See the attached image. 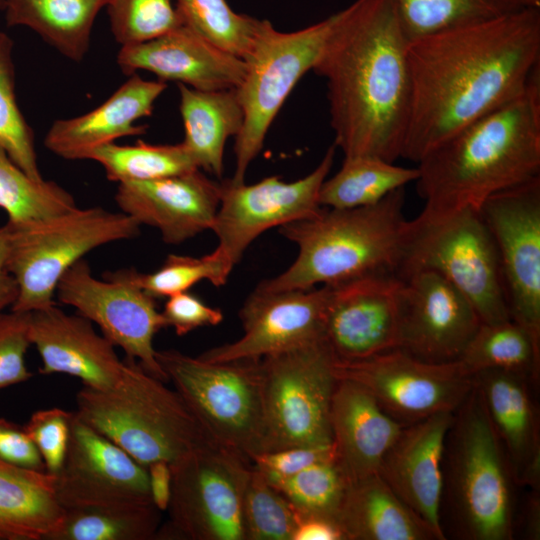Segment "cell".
Returning a JSON list of instances; mask_svg holds the SVG:
<instances>
[{
  "mask_svg": "<svg viewBox=\"0 0 540 540\" xmlns=\"http://www.w3.org/2000/svg\"><path fill=\"white\" fill-rule=\"evenodd\" d=\"M539 60V8L410 39L411 102L401 158L417 163L520 96L539 73Z\"/></svg>",
  "mask_w": 540,
  "mask_h": 540,
  "instance_id": "obj_1",
  "label": "cell"
},
{
  "mask_svg": "<svg viewBox=\"0 0 540 540\" xmlns=\"http://www.w3.org/2000/svg\"><path fill=\"white\" fill-rule=\"evenodd\" d=\"M333 15L312 70L326 81L334 146L395 162L410 111V38L393 0H355Z\"/></svg>",
  "mask_w": 540,
  "mask_h": 540,
  "instance_id": "obj_2",
  "label": "cell"
},
{
  "mask_svg": "<svg viewBox=\"0 0 540 540\" xmlns=\"http://www.w3.org/2000/svg\"><path fill=\"white\" fill-rule=\"evenodd\" d=\"M417 162L422 214L479 211L492 195L540 177V77Z\"/></svg>",
  "mask_w": 540,
  "mask_h": 540,
  "instance_id": "obj_3",
  "label": "cell"
},
{
  "mask_svg": "<svg viewBox=\"0 0 540 540\" xmlns=\"http://www.w3.org/2000/svg\"><path fill=\"white\" fill-rule=\"evenodd\" d=\"M405 188L380 202L352 209L324 207L316 215L287 223L280 233L298 246L295 261L260 291L307 290L374 275L397 276L407 220Z\"/></svg>",
  "mask_w": 540,
  "mask_h": 540,
  "instance_id": "obj_4",
  "label": "cell"
},
{
  "mask_svg": "<svg viewBox=\"0 0 540 540\" xmlns=\"http://www.w3.org/2000/svg\"><path fill=\"white\" fill-rule=\"evenodd\" d=\"M121 379L111 388L83 386L75 414L137 462L175 463L211 440L174 389L126 358Z\"/></svg>",
  "mask_w": 540,
  "mask_h": 540,
  "instance_id": "obj_5",
  "label": "cell"
},
{
  "mask_svg": "<svg viewBox=\"0 0 540 540\" xmlns=\"http://www.w3.org/2000/svg\"><path fill=\"white\" fill-rule=\"evenodd\" d=\"M444 456L448 465L443 474L448 478L451 507L462 536L511 539L512 475L476 384L454 412Z\"/></svg>",
  "mask_w": 540,
  "mask_h": 540,
  "instance_id": "obj_6",
  "label": "cell"
},
{
  "mask_svg": "<svg viewBox=\"0 0 540 540\" xmlns=\"http://www.w3.org/2000/svg\"><path fill=\"white\" fill-rule=\"evenodd\" d=\"M418 271L444 277L483 323L511 319L496 245L479 211L466 208L437 217L420 213L408 221L397 277L404 280Z\"/></svg>",
  "mask_w": 540,
  "mask_h": 540,
  "instance_id": "obj_7",
  "label": "cell"
},
{
  "mask_svg": "<svg viewBox=\"0 0 540 540\" xmlns=\"http://www.w3.org/2000/svg\"><path fill=\"white\" fill-rule=\"evenodd\" d=\"M6 226L7 266L18 288L10 309L28 313L55 304L58 282L87 253L137 237L141 225L123 212L76 207L46 219Z\"/></svg>",
  "mask_w": 540,
  "mask_h": 540,
  "instance_id": "obj_8",
  "label": "cell"
},
{
  "mask_svg": "<svg viewBox=\"0 0 540 540\" xmlns=\"http://www.w3.org/2000/svg\"><path fill=\"white\" fill-rule=\"evenodd\" d=\"M156 357L211 440L250 461L261 452L260 359L210 362L177 350L157 351Z\"/></svg>",
  "mask_w": 540,
  "mask_h": 540,
  "instance_id": "obj_9",
  "label": "cell"
},
{
  "mask_svg": "<svg viewBox=\"0 0 540 540\" xmlns=\"http://www.w3.org/2000/svg\"><path fill=\"white\" fill-rule=\"evenodd\" d=\"M324 339L260 359L261 452L332 443L330 408L338 382Z\"/></svg>",
  "mask_w": 540,
  "mask_h": 540,
  "instance_id": "obj_10",
  "label": "cell"
},
{
  "mask_svg": "<svg viewBox=\"0 0 540 540\" xmlns=\"http://www.w3.org/2000/svg\"><path fill=\"white\" fill-rule=\"evenodd\" d=\"M334 15L293 31L276 30L261 20L246 68L235 88L243 110V124L235 136V171L230 179L244 183L251 162L261 151L266 134L283 103L312 70L333 24Z\"/></svg>",
  "mask_w": 540,
  "mask_h": 540,
  "instance_id": "obj_11",
  "label": "cell"
},
{
  "mask_svg": "<svg viewBox=\"0 0 540 540\" xmlns=\"http://www.w3.org/2000/svg\"><path fill=\"white\" fill-rule=\"evenodd\" d=\"M170 467L169 521L156 538L245 540L243 497L252 468L248 458L209 441Z\"/></svg>",
  "mask_w": 540,
  "mask_h": 540,
  "instance_id": "obj_12",
  "label": "cell"
},
{
  "mask_svg": "<svg viewBox=\"0 0 540 540\" xmlns=\"http://www.w3.org/2000/svg\"><path fill=\"white\" fill-rule=\"evenodd\" d=\"M334 372L338 380L363 387L404 425L436 413L455 412L475 384L458 360L428 362L400 348L360 360H335Z\"/></svg>",
  "mask_w": 540,
  "mask_h": 540,
  "instance_id": "obj_13",
  "label": "cell"
},
{
  "mask_svg": "<svg viewBox=\"0 0 540 540\" xmlns=\"http://www.w3.org/2000/svg\"><path fill=\"white\" fill-rule=\"evenodd\" d=\"M55 296L96 324L114 346L137 361L148 373L166 381L153 346L165 323L155 298L134 280L133 269L107 272L96 278L86 260L76 262L58 282Z\"/></svg>",
  "mask_w": 540,
  "mask_h": 540,
  "instance_id": "obj_14",
  "label": "cell"
},
{
  "mask_svg": "<svg viewBox=\"0 0 540 540\" xmlns=\"http://www.w3.org/2000/svg\"><path fill=\"white\" fill-rule=\"evenodd\" d=\"M479 212L496 245L510 318L540 345V177L492 195Z\"/></svg>",
  "mask_w": 540,
  "mask_h": 540,
  "instance_id": "obj_15",
  "label": "cell"
},
{
  "mask_svg": "<svg viewBox=\"0 0 540 540\" xmlns=\"http://www.w3.org/2000/svg\"><path fill=\"white\" fill-rule=\"evenodd\" d=\"M335 149L329 147L312 172L293 182L269 176L250 185L230 179L220 183V204L211 230L234 264L265 231L321 211L319 193L333 165Z\"/></svg>",
  "mask_w": 540,
  "mask_h": 540,
  "instance_id": "obj_16",
  "label": "cell"
},
{
  "mask_svg": "<svg viewBox=\"0 0 540 540\" xmlns=\"http://www.w3.org/2000/svg\"><path fill=\"white\" fill-rule=\"evenodd\" d=\"M55 495L64 509L153 504L147 468L75 412Z\"/></svg>",
  "mask_w": 540,
  "mask_h": 540,
  "instance_id": "obj_17",
  "label": "cell"
},
{
  "mask_svg": "<svg viewBox=\"0 0 540 540\" xmlns=\"http://www.w3.org/2000/svg\"><path fill=\"white\" fill-rule=\"evenodd\" d=\"M471 302L433 271H418L399 291L398 348L428 362L459 359L480 324Z\"/></svg>",
  "mask_w": 540,
  "mask_h": 540,
  "instance_id": "obj_18",
  "label": "cell"
},
{
  "mask_svg": "<svg viewBox=\"0 0 540 540\" xmlns=\"http://www.w3.org/2000/svg\"><path fill=\"white\" fill-rule=\"evenodd\" d=\"M401 284L395 275H374L325 285L324 340L336 360H360L398 348Z\"/></svg>",
  "mask_w": 540,
  "mask_h": 540,
  "instance_id": "obj_19",
  "label": "cell"
},
{
  "mask_svg": "<svg viewBox=\"0 0 540 540\" xmlns=\"http://www.w3.org/2000/svg\"><path fill=\"white\" fill-rule=\"evenodd\" d=\"M327 287L307 290L255 289L239 312L243 335L199 357L210 362L261 359L324 339Z\"/></svg>",
  "mask_w": 540,
  "mask_h": 540,
  "instance_id": "obj_20",
  "label": "cell"
},
{
  "mask_svg": "<svg viewBox=\"0 0 540 540\" xmlns=\"http://www.w3.org/2000/svg\"><path fill=\"white\" fill-rule=\"evenodd\" d=\"M220 183L200 169L148 180L119 183L115 201L140 225L159 230L168 244H179L211 230L220 204Z\"/></svg>",
  "mask_w": 540,
  "mask_h": 540,
  "instance_id": "obj_21",
  "label": "cell"
},
{
  "mask_svg": "<svg viewBox=\"0 0 540 540\" xmlns=\"http://www.w3.org/2000/svg\"><path fill=\"white\" fill-rule=\"evenodd\" d=\"M117 64L127 75L145 70L161 81H177L204 91L237 88L246 68L243 59L185 23L156 38L122 45Z\"/></svg>",
  "mask_w": 540,
  "mask_h": 540,
  "instance_id": "obj_22",
  "label": "cell"
},
{
  "mask_svg": "<svg viewBox=\"0 0 540 540\" xmlns=\"http://www.w3.org/2000/svg\"><path fill=\"white\" fill-rule=\"evenodd\" d=\"M454 412L433 414L405 425L385 454L378 474L393 492L427 522L439 540L444 494L445 443Z\"/></svg>",
  "mask_w": 540,
  "mask_h": 540,
  "instance_id": "obj_23",
  "label": "cell"
},
{
  "mask_svg": "<svg viewBox=\"0 0 540 540\" xmlns=\"http://www.w3.org/2000/svg\"><path fill=\"white\" fill-rule=\"evenodd\" d=\"M29 335L41 358L43 375L62 373L83 386L108 389L122 377L126 362L114 345L83 316L65 313L55 304L30 312Z\"/></svg>",
  "mask_w": 540,
  "mask_h": 540,
  "instance_id": "obj_24",
  "label": "cell"
},
{
  "mask_svg": "<svg viewBox=\"0 0 540 540\" xmlns=\"http://www.w3.org/2000/svg\"><path fill=\"white\" fill-rule=\"evenodd\" d=\"M166 87L164 81L145 80L136 73L131 74L95 109L53 122L44 145L63 159L84 160L97 148L121 137L144 134L146 126L136 123L152 114L156 100Z\"/></svg>",
  "mask_w": 540,
  "mask_h": 540,
  "instance_id": "obj_25",
  "label": "cell"
},
{
  "mask_svg": "<svg viewBox=\"0 0 540 540\" xmlns=\"http://www.w3.org/2000/svg\"><path fill=\"white\" fill-rule=\"evenodd\" d=\"M404 426L363 387L338 380L332 396L330 427L336 461L349 482L378 473Z\"/></svg>",
  "mask_w": 540,
  "mask_h": 540,
  "instance_id": "obj_26",
  "label": "cell"
},
{
  "mask_svg": "<svg viewBox=\"0 0 540 540\" xmlns=\"http://www.w3.org/2000/svg\"><path fill=\"white\" fill-rule=\"evenodd\" d=\"M515 482L539 488L540 441L526 375L484 370L473 375Z\"/></svg>",
  "mask_w": 540,
  "mask_h": 540,
  "instance_id": "obj_27",
  "label": "cell"
},
{
  "mask_svg": "<svg viewBox=\"0 0 540 540\" xmlns=\"http://www.w3.org/2000/svg\"><path fill=\"white\" fill-rule=\"evenodd\" d=\"M335 519L345 540H439L378 473L349 483Z\"/></svg>",
  "mask_w": 540,
  "mask_h": 540,
  "instance_id": "obj_28",
  "label": "cell"
},
{
  "mask_svg": "<svg viewBox=\"0 0 540 540\" xmlns=\"http://www.w3.org/2000/svg\"><path fill=\"white\" fill-rule=\"evenodd\" d=\"M64 512L54 475L0 459V540H46Z\"/></svg>",
  "mask_w": 540,
  "mask_h": 540,
  "instance_id": "obj_29",
  "label": "cell"
},
{
  "mask_svg": "<svg viewBox=\"0 0 540 540\" xmlns=\"http://www.w3.org/2000/svg\"><path fill=\"white\" fill-rule=\"evenodd\" d=\"M178 89L185 130L182 143L199 169L221 177L226 141L235 137L243 124L236 89L204 91L184 84H178Z\"/></svg>",
  "mask_w": 540,
  "mask_h": 540,
  "instance_id": "obj_30",
  "label": "cell"
},
{
  "mask_svg": "<svg viewBox=\"0 0 540 540\" xmlns=\"http://www.w3.org/2000/svg\"><path fill=\"white\" fill-rule=\"evenodd\" d=\"M107 0H3L8 26L33 30L65 57L81 61L95 19Z\"/></svg>",
  "mask_w": 540,
  "mask_h": 540,
  "instance_id": "obj_31",
  "label": "cell"
},
{
  "mask_svg": "<svg viewBox=\"0 0 540 540\" xmlns=\"http://www.w3.org/2000/svg\"><path fill=\"white\" fill-rule=\"evenodd\" d=\"M418 176L417 167L397 166L373 156L344 157L339 171L323 182L319 202L322 207L333 209L372 205L415 182Z\"/></svg>",
  "mask_w": 540,
  "mask_h": 540,
  "instance_id": "obj_32",
  "label": "cell"
},
{
  "mask_svg": "<svg viewBox=\"0 0 540 540\" xmlns=\"http://www.w3.org/2000/svg\"><path fill=\"white\" fill-rule=\"evenodd\" d=\"M458 361L471 375L496 369L526 375L536 383L540 345L512 319L498 323L482 322Z\"/></svg>",
  "mask_w": 540,
  "mask_h": 540,
  "instance_id": "obj_33",
  "label": "cell"
},
{
  "mask_svg": "<svg viewBox=\"0 0 540 540\" xmlns=\"http://www.w3.org/2000/svg\"><path fill=\"white\" fill-rule=\"evenodd\" d=\"M160 519L153 504L65 509L46 540H149L156 538Z\"/></svg>",
  "mask_w": 540,
  "mask_h": 540,
  "instance_id": "obj_34",
  "label": "cell"
},
{
  "mask_svg": "<svg viewBox=\"0 0 540 540\" xmlns=\"http://www.w3.org/2000/svg\"><path fill=\"white\" fill-rule=\"evenodd\" d=\"M90 160L98 162L107 179L113 182L148 181L179 175L199 169L184 144L103 145L92 152Z\"/></svg>",
  "mask_w": 540,
  "mask_h": 540,
  "instance_id": "obj_35",
  "label": "cell"
},
{
  "mask_svg": "<svg viewBox=\"0 0 540 540\" xmlns=\"http://www.w3.org/2000/svg\"><path fill=\"white\" fill-rule=\"evenodd\" d=\"M78 207L74 197L54 181L36 180L0 147V208L9 224L46 219Z\"/></svg>",
  "mask_w": 540,
  "mask_h": 540,
  "instance_id": "obj_36",
  "label": "cell"
},
{
  "mask_svg": "<svg viewBox=\"0 0 540 540\" xmlns=\"http://www.w3.org/2000/svg\"><path fill=\"white\" fill-rule=\"evenodd\" d=\"M410 39L528 8L523 0H393Z\"/></svg>",
  "mask_w": 540,
  "mask_h": 540,
  "instance_id": "obj_37",
  "label": "cell"
},
{
  "mask_svg": "<svg viewBox=\"0 0 540 540\" xmlns=\"http://www.w3.org/2000/svg\"><path fill=\"white\" fill-rule=\"evenodd\" d=\"M183 22L225 51L245 59L261 20L235 12L226 0H175Z\"/></svg>",
  "mask_w": 540,
  "mask_h": 540,
  "instance_id": "obj_38",
  "label": "cell"
},
{
  "mask_svg": "<svg viewBox=\"0 0 540 540\" xmlns=\"http://www.w3.org/2000/svg\"><path fill=\"white\" fill-rule=\"evenodd\" d=\"M13 47L9 35L0 30V147L29 176L42 180L34 134L16 100Z\"/></svg>",
  "mask_w": 540,
  "mask_h": 540,
  "instance_id": "obj_39",
  "label": "cell"
},
{
  "mask_svg": "<svg viewBox=\"0 0 540 540\" xmlns=\"http://www.w3.org/2000/svg\"><path fill=\"white\" fill-rule=\"evenodd\" d=\"M234 265L224 249L217 246L201 257L170 254L154 272L140 273L133 269V278L153 298H167L189 291L202 280H208L217 287L223 286Z\"/></svg>",
  "mask_w": 540,
  "mask_h": 540,
  "instance_id": "obj_40",
  "label": "cell"
},
{
  "mask_svg": "<svg viewBox=\"0 0 540 540\" xmlns=\"http://www.w3.org/2000/svg\"><path fill=\"white\" fill-rule=\"evenodd\" d=\"M269 482L289 501L297 514L332 519L336 518L350 483L336 459Z\"/></svg>",
  "mask_w": 540,
  "mask_h": 540,
  "instance_id": "obj_41",
  "label": "cell"
},
{
  "mask_svg": "<svg viewBox=\"0 0 540 540\" xmlns=\"http://www.w3.org/2000/svg\"><path fill=\"white\" fill-rule=\"evenodd\" d=\"M298 515L253 464L243 497L245 540H292Z\"/></svg>",
  "mask_w": 540,
  "mask_h": 540,
  "instance_id": "obj_42",
  "label": "cell"
},
{
  "mask_svg": "<svg viewBox=\"0 0 540 540\" xmlns=\"http://www.w3.org/2000/svg\"><path fill=\"white\" fill-rule=\"evenodd\" d=\"M105 8L121 46L156 38L184 23L173 0H107Z\"/></svg>",
  "mask_w": 540,
  "mask_h": 540,
  "instance_id": "obj_43",
  "label": "cell"
},
{
  "mask_svg": "<svg viewBox=\"0 0 540 540\" xmlns=\"http://www.w3.org/2000/svg\"><path fill=\"white\" fill-rule=\"evenodd\" d=\"M29 328L30 312L0 311V390L32 377L25 363Z\"/></svg>",
  "mask_w": 540,
  "mask_h": 540,
  "instance_id": "obj_44",
  "label": "cell"
},
{
  "mask_svg": "<svg viewBox=\"0 0 540 540\" xmlns=\"http://www.w3.org/2000/svg\"><path fill=\"white\" fill-rule=\"evenodd\" d=\"M73 412L61 408L35 411L24 426L36 445L46 471L56 475L60 470L68 447Z\"/></svg>",
  "mask_w": 540,
  "mask_h": 540,
  "instance_id": "obj_45",
  "label": "cell"
},
{
  "mask_svg": "<svg viewBox=\"0 0 540 540\" xmlns=\"http://www.w3.org/2000/svg\"><path fill=\"white\" fill-rule=\"evenodd\" d=\"M336 459L333 444L295 446L263 452L252 457V464L268 481L290 477L312 465Z\"/></svg>",
  "mask_w": 540,
  "mask_h": 540,
  "instance_id": "obj_46",
  "label": "cell"
},
{
  "mask_svg": "<svg viewBox=\"0 0 540 540\" xmlns=\"http://www.w3.org/2000/svg\"><path fill=\"white\" fill-rule=\"evenodd\" d=\"M161 315L165 327H172L178 336L200 327L216 326L224 318L220 309L207 305L189 291L167 297Z\"/></svg>",
  "mask_w": 540,
  "mask_h": 540,
  "instance_id": "obj_47",
  "label": "cell"
},
{
  "mask_svg": "<svg viewBox=\"0 0 540 540\" xmlns=\"http://www.w3.org/2000/svg\"><path fill=\"white\" fill-rule=\"evenodd\" d=\"M0 459L20 468L47 472L43 459L24 426L1 417Z\"/></svg>",
  "mask_w": 540,
  "mask_h": 540,
  "instance_id": "obj_48",
  "label": "cell"
},
{
  "mask_svg": "<svg viewBox=\"0 0 540 540\" xmlns=\"http://www.w3.org/2000/svg\"><path fill=\"white\" fill-rule=\"evenodd\" d=\"M298 515L292 540H345V536L335 519Z\"/></svg>",
  "mask_w": 540,
  "mask_h": 540,
  "instance_id": "obj_49",
  "label": "cell"
},
{
  "mask_svg": "<svg viewBox=\"0 0 540 540\" xmlns=\"http://www.w3.org/2000/svg\"><path fill=\"white\" fill-rule=\"evenodd\" d=\"M146 468L152 503L161 512L167 511L172 488L171 467L165 461H155Z\"/></svg>",
  "mask_w": 540,
  "mask_h": 540,
  "instance_id": "obj_50",
  "label": "cell"
},
{
  "mask_svg": "<svg viewBox=\"0 0 540 540\" xmlns=\"http://www.w3.org/2000/svg\"><path fill=\"white\" fill-rule=\"evenodd\" d=\"M8 241L9 231L5 224L0 226V311L11 308L18 295L16 281L7 266Z\"/></svg>",
  "mask_w": 540,
  "mask_h": 540,
  "instance_id": "obj_51",
  "label": "cell"
},
{
  "mask_svg": "<svg viewBox=\"0 0 540 540\" xmlns=\"http://www.w3.org/2000/svg\"><path fill=\"white\" fill-rule=\"evenodd\" d=\"M527 535L532 539H538L540 535V502L536 490L527 505L526 515Z\"/></svg>",
  "mask_w": 540,
  "mask_h": 540,
  "instance_id": "obj_52",
  "label": "cell"
},
{
  "mask_svg": "<svg viewBox=\"0 0 540 540\" xmlns=\"http://www.w3.org/2000/svg\"><path fill=\"white\" fill-rule=\"evenodd\" d=\"M2 1H3V0H0V9H1V6H2Z\"/></svg>",
  "mask_w": 540,
  "mask_h": 540,
  "instance_id": "obj_53",
  "label": "cell"
}]
</instances>
